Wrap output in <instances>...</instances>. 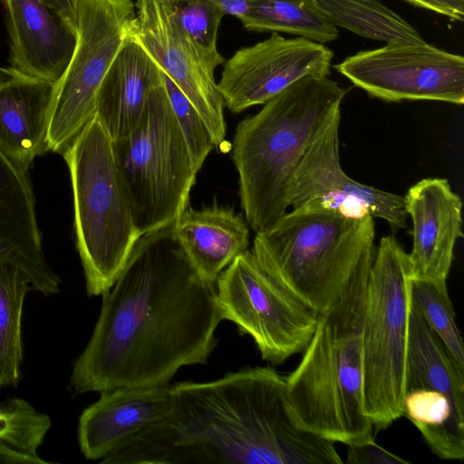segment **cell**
I'll list each match as a JSON object with an SVG mask.
<instances>
[{
    "instance_id": "cell-21",
    "label": "cell",
    "mask_w": 464,
    "mask_h": 464,
    "mask_svg": "<svg viewBox=\"0 0 464 464\" xmlns=\"http://www.w3.org/2000/svg\"><path fill=\"white\" fill-rule=\"evenodd\" d=\"M173 234L188 260L210 284L248 249L249 227L233 208L188 206L172 224Z\"/></svg>"
},
{
    "instance_id": "cell-1",
    "label": "cell",
    "mask_w": 464,
    "mask_h": 464,
    "mask_svg": "<svg viewBox=\"0 0 464 464\" xmlns=\"http://www.w3.org/2000/svg\"><path fill=\"white\" fill-rule=\"evenodd\" d=\"M102 295L92 335L75 361L78 393L169 383L179 368L205 364L223 320L216 285L204 279L172 225L142 235Z\"/></svg>"
},
{
    "instance_id": "cell-25",
    "label": "cell",
    "mask_w": 464,
    "mask_h": 464,
    "mask_svg": "<svg viewBox=\"0 0 464 464\" xmlns=\"http://www.w3.org/2000/svg\"><path fill=\"white\" fill-rule=\"evenodd\" d=\"M411 306L440 340L453 361L464 370V345L455 320L446 281L412 278Z\"/></svg>"
},
{
    "instance_id": "cell-33",
    "label": "cell",
    "mask_w": 464,
    "mask_h": 464,
    "mask_svg": "<svg viewBox=\"0 0 464 464\" xmlns=\"http://www.w3.org/2000/svg\"><path fill=\"white\" fill-rule=\"evenodd\" d=\"M56 10L66 21L76 28L77 0H41Z\"/></svg>"
},
{
    "instance_id": "cell-12",
    "label": "cell",
    "mask_w": 464,
    "mask_h": 464,
    "mask_svg": "<svg viewBox=\"0 0 464 464\" xmlns=\"http://www.w3.org/2000/svg\"><path fill=\"white\" fill-rule=\"evenodd\" d=\"M130 35L184 92L206 122L215 143L226 138L224 101L211 66L184 31L177 0H137Z\"/></svg>"
},
{
    "instance_id": "cell-7",
    "label": "cell",
    "mask_w": 464,
    "mask_h": 464,
    "mask_svg": "<svg viewBox=\"0 0 464 464\" xmlns=\"http://www.w3.org/2000/svg\"><path fill=\"white\" fill-rule=\"evenodd\" d=\"M411 280L408 253L393 237H382L370 270L362 326V407L377 430L402 417Z\"/></svg>"
},
{
    "instance_id": "cell-14",
    "label": "cell",
    "mask_w": 464,
    "mask_h": 464,
    "mask_svg": "<svg viewBox=\"0 0 464 464\" xmlns=\"http://www.w3.org/2000/svg\"><path fill=\"white\" fill-rule=\"evenodd\" d=\"M333 52L324 44L277 33L237 50L225 63L218 82L224 105L234 113L265 104L296 81L328 76Z\"/></svg>"
},
{
    "instance_id": "cell-19",
    "label": "cell",
    "mask_w": 464,
    "mask_h": 464,
    "mask_svg": "<svg viewBox=\"0 0 464 464\" xmlns=\"http://www.w3.org/2000/svg\"><path fill=\"white\" fill-rule=\"evenodd\" d=\"M55 86L11 66L0 68V151L26 170L49 151Z\"/></svg>"
},
{
    "instance_id": "cell-8",
    "label": "cell",
    "mask_w": 464,
    "mask_h": 464,
    "mask_svg": "<svg viewBox=\"0 0 464 464\" xmlns=\"http://www.w3.org/2000/svg\"><path fill=\"white\" fill-rule=\"evenodd\" d=\"M112 143L120 179L140 237L172 225L188 206L197 172L163 81L150 92L138 127Z\"/></svg>"
},
{
    "instance_id": "cell-31",
    "label": "cell",
    "mask_w": 464,
    "mask_h": 464,
    "mask_svg": "<svg viewBox=\"0 0 464 464\" xmlns=\"http://www.w3.org/2000/svg\"><path fill=\"white\" fill-rule=\"evenodd\" d=\"M38 455L21 451L0 440V464H49Z\"/></svg>"
},
{
    "instance_id": "cell-6",
    "label": "cell",
    "mask_w": 464,
    "mask_h": 464,
    "mask_svg": "<svg viewBox=\"0 0 464 464\" xmlns=\"http://www.w3.org/2000/svg\"><path fill=\"white\" fill-rule=\"evenodd\" d=\"M62 156L70 173L86 291L100 295L112 286L140 235L120 179L112 140L96 114Z\"/></svg>"
},
{
    "instance_id": "cell-17",
    "label": "cell",
    "mask_w": 464,
    "mask_h": 464,
    "mask_svg": "<svg viewBox=\"0 0 464 464\" xmlns=\"http://www.w3.org/2000/svg\"><path fill=\"white\" fill-rule=\"evenodd\" d=\"M172 406L170 383L102 392L79 419L82 453L87 459L102 460L139 432L169 416Z\"/></svg>"
},
{
    "instance_id": "cell-18",
    "label": "cell",
    "mask_w": 464,
    "mask_h": 464,
    "mask_svg": "<svg viewBox=\"0 0 464 464\" xmlns=\"http://www.w3.org/2000/svg\"><path fill=\"white\" fill-rule=\"evenodd\" d=\"M9 34L11 67L56 82L77 43V31L41 0H3Z\"/></svg>"
},
{
    "instance_id": "cell-13",
    "label": "cell",
    "mask_w": 464,
    "mask_h": 464,
    "mask_svg": "<svg viewBox=\"0 0 464 464\" xmlns=\"http://www.w3.org/2000/svg\"><path fill=\"white\" fill-rule=\"evenodd\" d=\"M337 115L311 145L296 169L288 194L293 209L317 208L345 217H372L393 231L408 227L404 197L359 183L343 170Z\"/></svg>"
},
{
    "instance_id": "cell-28",
    "label": "cell",
    "mask_w": 464,
    "mask_h": 464,
    "mask_svg": "<svg viewBox=\"0 0 464 464\" xmlns=\"http://www.w3.org/2000/svg\"><path fill=\"white\" fill-rule=\"evenodd\" d=\"M161 75L174 116L188 147L194 169L198 173L208 154L216 148L212 135L184 92L162 71Z\"/></svg>"
},
{
    "instance_id": "cell-9",
    "label": "cell",
    "mask_w": 464,
    "mask_h": 464,
    "mask_svg": "<svg viewBox=\"0 0 464 464\" xmlns=\"http://www.w3.org/2000/svg\"><path fill=\"white\" fill-rule=\"evenodd\" d=\"M216 291L222 319L250 335L263 360L282 364L305 349L319 313L272 277L252 251L221 272Z\"/></svg>"
},
{
    "instance_id": "cell-15",
    "label": "cell",
    "mask_w": 464,
    "mask_h": 464,
    "mask_svg": "<svg viewBox=\"0 0 464 464\" xmlns=\"http://www.w3.org/2000/svg\"><path fill=\"white\" fill-rule=\"evenodd\" d=\"M412 228L408 253L412 278L447 281L462 233V202L447 179L426 178L404 196Z\"/></svg>"
},
{
    "instance_id": "cell-24",
    "label": "cell",
    "mask_w": 464,
    "mask_h": 464,
    "mask_svg": "<svg viewBox=\"0 0 464 464\" xmlns=\"http://www.w3.org/2000/svg\"><path fill=\"white\" fill-rule=\"evenodd\" d=\"M31 288L17 266L0 262V388L21 379L23 308Z\"/></svg>"
},
{
    "instance_id": "cell-30",
    "label": "cell",
    "mask_w": 464,
    "mask_h": 464,
    "mask_svg": "<svg viewBox=\"0 0 464 464\" xmlns=\"http://www.w3.org/2000/svg\"><path fill=\"white\" fill-rule=\"evenodd\" d=\"M411 4L429 9L462 22L464 19V0H406Z\"/></svg>"
},
{
    "instance_id": "cell-20",
    "label": "cell",
    "mask_w": 464,
    "mask_h": 464,
    "mask_svg": "<svg viewBox=\"0 0 464 464\" xmlns=\"http://www.w3.org/2000/svg\"><path fill=\"white\" fill-rule=\"evenodd\" d=\"M161 83L160 68L130 34L112 60L96 97L95 114L112 142L138 127L150 92Z\"/></svg>"
},
{
    "instance_id": "cell-22",
    "label": "cell",
    "mask_w": 464,
    "mask_h": 464,
    "mask_svg": "<svg viewBox=\"0 0 464 464\" xmlns=\"http://www.w3.org/2000/svg\"><path fill=\"white\" fill-rule=\"evenodd\" d=\"M241 22L248 30L288 33L320 44L338 36L337 27L314 0H249Z\"/></svg>"
},
{
    "instance_id": "cell-10",
    "label": "cell",
    "mask_w": 464,
    "mask_h": 464,
    "mask_svg": "<svg viewBox=\"0 0 464 464\" xmlns=\"http://www.w3.org/2000/svg\"><path fill=\"white\" fill-rule=\"evenodd\" d=\"M131 0H77V43L56 82L49 151L61 155L93 117L100 85L135 18Z\"/></svg>"
},
{
    "instance_id": "cell-3",
    "label": "cell",
    "mask_w": 464,
    "mask_h": 464,
    "mask_svg": "<svg viewBox=\"0 0 464 464\" xmlns=\"http://www.w3.org/2000/svg\"><path fill=\"white\" fill-rule=\"evenodd\" d=\"M346 91L327 76L304 77L237 126L232 159L240 205L255 232L286 213L294 174L311 145L341 114Z\"/></svg>"
},
{
    "instance_id": "cell-23",
    "label": "cell",
    "mask_w": 464,
    "mask_h": 464,
    "mask_svg": "<svg viewBox=\"0 0 464 464\" xmlns=\"http://www.w3.org/2000/svg\"><path fill=\"white\" fill-rule=\"evenodd\" d=\"M337 27L386 44L424 42L418 31L380 0H314Z\"/></svg>"
},
{
    "instance_id": "cell-11",
    "label": "cell",
    "mask_w": 464,
    "mask_h": 464,
    "mask_svg": "<svg viewBox=\"0 0 464 464\" xmlns=\"http://www.w3.org/2000/svg\"><path fill=\"white\" fill-rule=\"evenodd\" d=\"M369 95L386 101L464 102V58L425 42L359 52L334 66Z\"/></svg>"
},
{
    "instance_id": "cell-32",
    "label": "cell",
    "mask_w": 464,
    "mask_h": 464,
    "mask_svg": "<svg viewBox=\"0 0 464 464\" xmlns=\"http://www.w3.org/2000/svg\"><path fill=\"white\" fill-rule=\"evenodd\" d=\"M218 6L225 14L237 17L240 21L247 14L249 0H208Z\"/></svg>"
},
{
    "instance_id": "cell-2",
    "label": "cell",
    "mask_w": 464,
    "mask_h": 464,
    "mask_svg": "<svg viewBox=\"0 0 464 464\" xmlns=\"http://www.w3.org/2000/svg\"><path fill=\"white\" fill-rule=\"evenodd\" d=\"M163 420L111 452L105 464H341L334 443L299 428L285 379L270 367L172 384Z\"/></svg>"
},
{
    "instance_id": "cell-4",
    "label": "cell",
    "mask_w": 464,
    "mask_h": 464,
    "mask_svg": "<svg viewBox=\"0 0 464 464\" xmlns=\"http://www.w3.org/2000/svg\"><path fill=\"white\" fill-rule=\"evenodd\" d=\"M372 265L361 269L340 297L318 315L296 368L285 379L296 425L346 446L373 439L362 407V326Z\"/></svg>"
},
{
    "instance_id": "cell-5",
    "label": "cell",
    "mask_w": 464,
    "mask_h": 464,
    "mask_svg": "<svg viewBox=\"0 0 464 464\" xmlns=\"http://www.w3.org/2000/svg\"><path fill=\"white\" fill-rule=\"evenodd\" d=\"M374 238L370 216L296 208L256 232L251 251L272 277L320 314L372 265Z\"/></svg>"
},
{
    "instance_id": "cell-26",
    "label": "cell",
    "mask_w": 464,
    "mask_h": 464,
    "mask_svg": "<svg viewBox=\"0 0 464 464\" xmlns=\"http://www.w3.org/2000/svg\"><path fill=\"white\" fill-rule=\"evenodd\" d=\"M50 427L49 416L23 399L0 402V440L21 451L38 455L37 450Z\"/></svg>"
},
{
    "instance_id": "cell-29",
    "label": "cell",
    "mask_w": 464,
    "mask_h": 464,
    "mask_svg": "<svg viewBox=\"0 0 464 464\" xmlns=\"http://www.w3.org/2000/svg\"><path fill=\"white\" fill-rule=\"evenodd\" d=\"M350 464H406L408 460L390 452L374 441V438L347 445Z\"/></svg>"
},
{
    "instance_id": "cell-16",
    "label": "cell",
    "mask_w": 464,
    "mask_h": 464,
    "mask_svg": "<svg viewBox=\"0 0 464 464\" xmlns=\"http://www.w3.org/2000/svg\"><path fill=\"white\" fill-rule=\"evenodd\" d=\"M0 262L17 266L31 287L57 294L61 280L49 265L36 216V199L26 170L0 151Z\"/></svg>"
},
{
    "instance_id": "cell-27",
    "label": "cell",
    "mask_w": 464,
    "mask_h": 464,
    "mask_svg": "<svg viewBox=\"0 0 464 464\" xmlns=\"http://www.w3.org/2000/svg\"><path fill=\"white\" fill-rule=\"evenodd\" d=\"M179 22L205 60L215 69L224 63L218 52L217 34L225 13L208 0H177Z\"/></svg>"
}]
</instances>
